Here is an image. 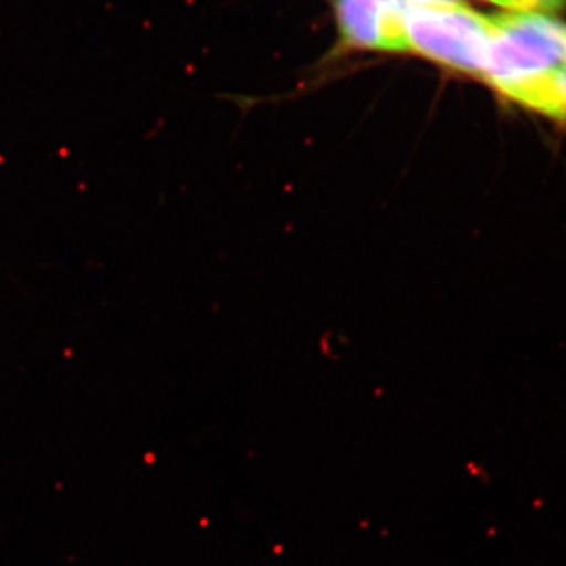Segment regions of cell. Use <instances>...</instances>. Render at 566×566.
Here are the masks:
<instances>
[{"label":"cell","mask_w":566,"mask_h":566,"mask_svg":"<svg viewBox=\"0 0 566 566\" xmlns=\"http://www.w3.org/2000/svg\"><path fill=\"white\" fill-rule=\"evenodd\" d=\"M536 10L542 13L553 14L566 9V0H531Z\"/></svg>","instance_id":"6"},{"label":"cell","mask_w":566,"mask_h":566,"mask_svg":"<svg viewBox=\"0 0 566 566\" xmlns=\"http://www.w3.org/2000/svg\"><path fill=\"white\" fill-rule=\"evenodd\" d=\"M520 106L553 120L566 122V65L535 82L524 93Z\"/></svg>","instance_id":"4"},{"label":"cell","mask_w":566,"mask_h":566,"mask_svg":"<svg viewBox=\"0 0 566 566\" xmlns=\"http://www.w3.org/2000/svg\"><path fill=\"white\" fill-rule=\"evenodd\" d=\"M408 51L447 69L483 77L493 40L491 17L464 3L455 6H406Z\"/></svg>","instance_id":"2"},{"label":"cell","mask_w":566,"mask_h":566,"mask_svg":"<svg viewBox=\"0 0 566 566\" xmlns=\"http://www.w3.org/2000/svg\"><path fill=\"white\" fill-rule=\"evenodd\" d=\"M405 0H337L342 39L356 50L408 51Z\"/></svg>","instance_id":"3"},{"label":"cell","mask_w":566,"mask_h":566,"mask_svg":"<svg viewBox=\"0 0 566 566\" xmlns=\"http://www.w3.org/2000/svg\"><path fill=\"white\" fill-rule=\"evenodd\" d=\"M409 6H455L461 0H408Z\"/></svg>","instance_id":"7"},{"label":"cell","mask_w":566,"mask_h":566,"mask_svg":"<svg viewBox=\"0 0 566 566\" xmlns=\"http://www.w3.org/2000/svg\"><path fill=\"white\" fill-rule=\"evenodd\" d=\"M488 2L509 11H538L531 0H488Z\"/></svg>","instance_id":"5"},{"label":"cell","mask_w":566,"mask_h":566,"mask_svg":"<svg viewBox=\"0 0 566 566\" xmlns=\"http://www.w3.org/2000/svg\"><path fill=\"white\" fill-rule=\"evenodd\" d=\"M494 33L483 81L505 99L566 65V24L542 11L491 17Z\"/></svg>","instance_id":"1"}]
</instances>
